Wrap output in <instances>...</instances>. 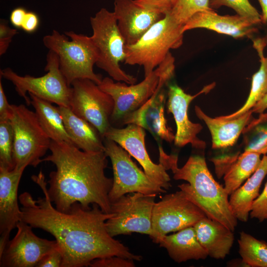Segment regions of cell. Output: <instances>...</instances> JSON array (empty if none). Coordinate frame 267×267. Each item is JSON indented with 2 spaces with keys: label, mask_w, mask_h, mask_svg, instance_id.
Listing matches in <instances>:
<instances>
[{
  "label": "cell",
  "mask_w": 267,
  "mask_h": 267,
  "mask_svg": "<svg viewBox=\"0 0 267 267\" xmlns=\"http://www.w3.org/2000/svg\"><path fill=\"white\" fill-rule=\"evenodd\" d=\"M31 178L44 197L35 200L28 192L19 195L22 221L54 237L63 256L61 267H88L95 259L112 256L142 260V256L131 252L108 233L106 221L113 213H104L95 204L87 208L79 203L72 205L67 212L60 211L49 198L43 172Z\"/></svg>",
  "instance_id": "obj_1"
},
{
  "label": "cell",
  "mask_w": 267,
  "mask_h": 267,
  "mask_svg": "<svg viewBox=\"0 0 267 267\" xmlns=\"http://www.w3.org/2000/svg\"><path fill=\"white\" fill-rule=\"evenodd\" d=\"M159 244L166 249L171 259L178 263L190 260H204L208 256L197 239L193 226L165 235Z\"/></svg>",
  "instance_id": "obj_25"
},
{
  "label": "cell",
  "mask_w": 267,
  "mask_h": 267,
  "mask_svg": "<svg viewBox=\"0 0 267 267\" xmlns=\"http://www.w3.org/2000/svg\"><path fill=\"white\" fill-rule=\"evenodd\" d=\"M103 141L104 152L110 159L113 172L108 195L111 204L129 193L157 195L166 192L137 167L127 151L113 140L104 138Z\"/></svg>",
  "instance_id": "obj_9"
},
{
  "label": "cell",
  "mask_w": 267,
  "mask_h": 267,
  "mask_svg": "<svg viewBox=\"0 0 267 267\" xmlns=\"http://www.w3.org/2000/svg\"><path fill=\"white\" fill-rule=\"evenodd\" d=\"M15 236L6 244L0 254V267H37L42 259L57 248L55 240H48L36 235L32 227L21 221L17 225Z\"/></svg>",
  "instance_id": "obj_15"
},
{
  "label": "cell",
  "mask_w": 267,
  "mask_h": 267,
  "mask_svg": "<svg viewBox=\"0 0 267 267\" xmlns=\"http://www.w3.org/2000/svg\"><path fill=\"white\" fill-rule=\"evenodd\" d=\"M51 154L42 159L50 162L56 170L50 172L47 192L59 211L67 212L72 205L88 208L97 205L105 213H111L108 195L113 178L106 176L107 155L104 151L89 152L74 144L51 140Z\"/></svg>",
  "instance_id": "obj_2"
},
{
  "label": "cell",
  "mask_w": 267,
  "mask_h": 267,
  "mask_svg": "<svg viewBox=\"0 0 267 267\" xmlns=\"http://www.w3.org/2000/svg\"><path fill=\"white\" fill-rule=\"evenodd\" d=\"M14 132L9 120H0V167L14 168Z\"/></svg>",
  "instance_id": "obj_32"
},
{
  "label": "cell",
  "mask_w": 267,
  "mask_h": 267,
  "mask_svg": "<svg viewBox=\"0 0 267 267\" xmlns=\"http://www.w3.org/2000/svg\"><path fill=\"white\" fill-rule=\"evenodd\" d=\"M69 107L78 116L92 125L104 138L111 126L114 102L112 97L93 81L79 79L71 85Z\"/></svg>",
  "instance_id": "obj_13"
},
{
  "label": "cell",
  "mask_w": 267,
  "mask_h": 267,
  "mask_svg": "<svg viewBox=\"0 0 267 267\" xmlns=\"http://www.w3.org/2000/svg\"><path fill=\"white\" fill-rule=\"evenodd\" d=\"M262 9V22H267V0H258Z\"/></svg>",
  "instance_id": "obj_44"
},
{
  "label": "cell",
  "mask_w": 267,
  "mask_h": 267,
  "mask_svg": "<svg viewBox=\"0 0 267 267\" xmlns=\"http://www.w3.org/2000/svg\"><path fill=\"white\" fill-rule=\"evenodd\" d=\"M242 262L251 267H267V243L241 231L238 240Z\"/></svg>",
  "instance_id": "obj_30"
},
{
  "label": "cell",
  "mask_w": 267,
  "mask_h": 267,
  "mask_svg": "<svg viewBox=\"0 0 267 267\" xmlns=\"http://www.w3.org/2000/svg\"><path fill=\"white\" fill-rule=\"evenodd\" d=\"M265 43L267 45V37L263 38ZM267 109V95L264 97L261 100L258 102L252 108L253 113L261 114L265 112Z\"/></svg>",
  "instance_id": "obj_43"
},
{
  "label": "cell",
  "mask_w": 267,
  "mask_h": 267,
  "mask_svg": "<svg viewBox=\"0 0 267 267\" xmlns=\"http://www.w3.org/2000/svg\"><path fill=\"white\" fill-rule=\"evenodd\" d=\"M27 12L23 7H19L14 9L10 14L11 23L16 28H21Z\"/></svg>",
  "instance_id": "obj_42"
},
{
  "label": "cell",
  "mask_w": 267,
  "mask_h": 267,
  "mask_svg": "<svg viewBox=\"0 0 267 267\" xmlns=\"http://www.w3.org/2000/svg\"><path fill=\"white\" fill-rule=\"evenodd\" d=\"M183 25L176 23L169 13L154 24L135 44L125 45V63L143 67L144 77L166 58L171 49L183 43Z\"/></svg>",
  "instance_id": "obj_5"
},
{
  "label": "cell",
  "mask_w": 267,
  "mask_h": 267,
  "mask_svg": "<svg viewBox=\"0 0 267 267\" xmlns=\"http://www.w3.org/2000/svg\"><path fill=\"white\" fill-rule=\"evenodd\" d=\"M39 22V18L36 13L27 12L21 28L27 33H32L37 29Z\"/></svg>",
  "instance_id": "obj_40"
},
{
  "label": "cell",
  "mask_w": 267,
  "mask_h": 267,
  "mask_svg": "<svg viewBox=\"0 0 267 267\" xmlns=\"http://www.w3.org/2000/svg\"><path fill=\"white\" fill-rule=\"evenodd\" d=\"M178 161L169 162L165 169L172 171L175 179L188 182L178 185V187L208 218L220 222L233 231L237 220L231 211L229 195L224 187L214 179L205 157L198 155L191 156L180 168L178 167Z\"/></svg>",
  "instance_id": "obj_3"
},
{
  "label": "cell",
  "mask_w": 267,
  "mask_h": 267,
  "mask_svg": "<svg viewBox=\"0 0 267 267\" xmlns=\"http://www.w3.org/2000/svg\"><path fill=\"white\" fill-rule=\"evenodd\" d=\"M0 120H9L11 114V104H9L5 94L0 76Z\"/></svg>",
  "instance_id": "obj_41"
},
{
  "label": "cell",
  "mask_w": 267,
  "mask_h": 267,
  "mask_svg": "<svg viewBox=\"0 0 267 267\" xmlns=\"http://www.w3.org/2000/svg\"><path fill=\"white\" fill-rule=\"evenodd\" d=\"M196 236L208 255L223 259L229 254L234 241L233 231L220 222L205 217L194 225Z\"/></svg>",
  "instance_id": "obj_22"
},
{
  "label": "cell",
  "mask_w": 267,
  "mask_h": 267,
  "mask_svg": "<svg viewBox=\"0 0 267 267\" xmlns=\"http://www.w3.org/2000/svg\"><path fill=\"white\" fill-rule=\"evenodd\" d=\"M170 52L165 59L143 81L137 84L127 85L115 82L110 77L102 79L99 88L109 94L114 102L111 123H120L128 114L143 105L152 95L159 83L160 76L172 56Z\"/></svg>",
  "instance_id": "obj_12"
},
{
  "label": "cell",
  "mask_w": 267,
  "mask_h": 267,
  "mask_svg": "<svg viewBox=\"0 0 267 267\" xmlns=\"http://www.w3.org/2000/svg\"><path fill=\"white\" fill-rule=\"evenodd\" d=\"M210 7L214 9L225 6L233 9L237 13L257 25L262 23V15L249 0H209Z\"/></svg>",
  "instance_id": "obj_33"
},
{
  "label": "cell",
  "mask_w": 267,
  "mask_h": 267,
  "mask_svg": "<svg viewBox=\"0 0 267 267\" xmlns=\"http://www.w3.org/2000/svg\"><path fill=\"white\" fill-rule=\"evenodd\" d=\"M156 195L139 192L127 194L111 204L113 216L106 221V226L113 237L137 232L152 234V216Z\"/></svg>",
  "instance_id": "obj_10"
},
{
  "label": "cell",
  "mask_w": 267,
  "mask_h": 267,
  "mask_svg": "<svg viewBox=\"0 0 267 267\" xmlns=\"http://www.w3.org/2000/svg\"><path fill=\"white\" fill-rule=\"evenodd\" d=\"M126 45L136 43L165 14L137 4L134 0H114V11Z\"/></svg>",
  "instance_id": "obj_19"
},
{
  "label": "cell",
  "mask_w": 267,
  "mask_h": 267,
  "mask_svg": "<svg viewBox=\"0 0 267 267\" xmlns=\"http://www.w3.org/2000/svg\"><path fill=\"white\" fill-rule=\"evenodd\" d=\"M139 5L165 14L170 11L176 0H134Z\"/></svg>",
  "instance_id": "obj_38"
},
{
  "label": "cell",
  "mask_w": 267,
  "mask_h": 267,
  "mask_svg": "<svg viewBox=\"0 0 267 267\" xmlns=\"http://www.w3.org/2000/svg\"><path fill=\"white\" fill-rule=\"evenodd\" d=\"M250 216L260 222L267 219V181L263 191L253 203Z\"/></svg>",
  "instance_id": "obj_34"
},
{
  "label": "cell",
  "mask_w": 267,
  "mask_h": 267,
  "mask_svg": "<svg viewBox=\"0 0 267 267\" xmlns=\"http://www.w3.org/2000/svg\"><path fill=\"white\" fill-rule=\"evenodd\" d=\"M44 70L47 71L46 74L35 77L22 76L6 68L0 70V76L13 84L18 94L24 99L28 105L31 104V100L26 95L27 92L59 106L69 107L71 86L60 71L58 56L50 50L46 55Z\"/></svg>",
  "instance_id": "obj_8"
},
{
  "label": "cell",
  "mask_w": 267,
  "mask_h": 267,
  "mask_svg": "<svg viewBox=\"0 0 267 267\" xmlns=\"http://www.w3.org/2000/svg\"><path fill=\"white\" fill-rule=\"evenodd\" d=\"M90 23L92 30L90 38L98 51L95 65L114 81L135 84L136 78L125 72L120 65L125 60L126 44L114 12L102 8L90 17Z\"/></svg>",
  "instance_id": "obj_6"
},
{
  "label": "cell",
  "mask_w": 267,
  "mask_h": 267,
  "mask_svg": "<svg viewBox=\"0 0 267 267\" xmlns=\"http://www.w3.org/2000/svg\"><path fill=\"white\" fill-rule=\"evenodd\" d=\"M25 169L9 170L0 167V254L9 240L11 231L22 221L18 189Z\"/></svg>",
  "instance_id": "obj_18"
},
{
  "label": "cell",
  "mask_w": 267,
  "mask_h": 267,
  "mask_svg": "<svg viewBox=\"0 0 267 267\" xmlns=\"http://www.w3.org/2000/svg\"><path fill=\"white\" fill-rule=\"evenodd\" d=\"M175 69V58L172 57L162 73L152 95L140 107L127 115L121 125H137L148 131L158 141L165 140L171 143L174 141L175 134L168 126L165 116L166 94L164 86L173 77Z\"/></svg>",
  "instance_id": "obj_14"
},
{
  "label": "cell",
  "mask_w": 267,
  "mask_h": 267,
  "mask_svg": "<svg viewBox=\"0 0 267 267\" xmlns=\"http://www.w3.org/2000/svg\"><path fill=\"white\" fill-rule=\"evenodd\" d=\"M195 112L197 117L204 121L208 128L214 149H224L234 145L253 118L252 110L237 118L228 120H222L218 117H211L197 105L195 106Z\"/></svg>",
  "instance_id": "obj_21"
},
{
  "label": "cell",
  "mask_w": 267,
  "mask_h": 267,
  "mask_svg": "<svg viewBox=\"0 0 267 267\" xmlns=\"http://www.w3.org/2000/svg\"><path fill=\"white\" fill-rule=\"evenodd\" d=\"M145 132L142 127L134 124L124 128L110 126L104 138L115 142L134 158L145 173L165 190L171 186V178L163 166L154 163L150 159L145 145Z\"/></svg>",
  "instance_id": "obj_16"
},
{
  "label": "cell",
  "mask_w": 267,
  "mask_h": 267,
  "mask_svg": "<svg viewBox=\"0 0 267 267\" xmlns=\"http://www.w3.org/2000/svg\"><path fill=\"white\" fill-rule=\"evenodd\" d=\"M91 267H134V260L117 256L94 260L90 264Z\"/></svg>",
  "instance_id": "obj_35"
},
{
  "label": "cell",
  "mask_w": 267,
  "mask_h": 267,
  "mask_svg": "<svg viewBox=\"0 0 267 267\" xmlns=\"http://www.w3.org/2000/svg\"><path fill=\"white\" fill-rule=\"evenodd\" d=\"M212 9L209 0H176L168 13L176 23L184 25L196 13Z\"/></svg>",
  "instance_id": "obj_31"
},
{
  "label": "cell",
  "mask_w": 267,
  "mask_h": 267,
  "mask_svg": "<svg viewBox=\"0 0 267 267\" xmlns=\"http://www.w3.org/2000/svg\"><path fill=\"white\" fill-rule=\"evenodd\" d=\"M9 120L14 132L13 169L37 167L49 149L51 139L42 127L35 112L25 105L11 104Z\"/></svg>",
  "instance_id": "obj_7"
},
{
  "label": "cell",
  "mask_w": 267,
  "mask_h": 267,
  "mask_svg": "<svg viewBox=\"0 0 267 267\" xmlns=\"http://www.w3.org/2000/svg\"><path fill=\"white\" fill-rule=\"evenodd\" d=\"M261 155L244 151L238 156L223 176L224 188L230 195L250 178L259 167Z\"/></svg>",
  "instance_id": "obj_28"
},
{
  "label": "cell",
  "mask_w": 267,
  "mask_h": 267,
  "mask_svg": "<svg viewBox=\"0 0 267 267\" xmlns=\"http://www.w3.org/2000/svg\"><path fill=\"white\" fill-rule=\"evenodd\" d=\"M267 174V154L263 155L256 171L229 196V203L235 218L246 222L254 201L259 196L262 183Z\"/></svg>",
  "instance_id": "obj_24"
},
{
  "label": "cell",
  "mask_w": 267,
  "mask_h": 267,
  "mask_svg": "<svg viewBox=\"0 0 267 267\" xmlns=\"http://www.w3.org/2000/svg\"><path fill=\"white\" fill-rule=\"evenodd\" d=\"M240 153L224 154L211 159L214 164L215 173L219 178L224 176L231 165L236 161Z\"/></svg>",
  "instance_id": "obj_36"
},
{
  "label": "cell",
  "mask_w": 267,
  "mask_h": 267,
  "mask_svg": "<svg viewBox=\"0 0 267 267\" xmlns=\"http://www.w3.org/2000/svg\"><path fill=\"white\" fill-rule=\"evenodd\" d=\"M17 34L16 29L10 28L6 21L0 19V55H2L6 52L13 37Z\"/></svg>",
  "instance_id": "obj_37"
},
{
  "label": "cell",
  "mask_w": 267,
  "mask_h": 267,
  "mask_svg": "<svg viewBox=\"0 0 267 267\" xmlns=\"http://www.w3.org/2000/svg\"><path fill=\"white\" fill-rule=\"evenodd\" d=\"M44 45L59 58L60 71L68 84L79 79H87L98 85L102 80L93 71L98 51L90 37L73 31L64 34L53 30L43 39Z\"/></svg>",
  "instance_id": "obj_4"
},
{
  "label": "cell",
  "mask_w": 267,
  "mask_h": 267,
  "mask_svg": "<svg viewBox=\"0 0 267 267\" xmlns=\"http://www.w3.org/2000/svg\"><path fill=\"white\" fill-rule=\"evenodd\" d=\"M267 45L262 39L253 41V46L260 58V66L252 76L251 87L249 96L244 104L234 113L218 117L224 120L237 118L252 108L267 95V56L264 55V49Z\"/></svg>",
  "instance_id": "obj_27"
},
{
  "label": "cell",
  "mask_w": 267,
  "mask_h": 267,
  "mask_svg": "<svg viewBox=\"0 0 267 267\" xmlns=\"http://www.w3.org/2000/svg\"><path fill=\"white\" fill-rule=\"evenodd\" d=\"M58 107L66 131L76 146L86 152L104 151V138L92 125L76 115L70 107Z\"/></svg>",
  "instance_id": "obj_23"
},
{
  "label": "cell",
  "mask_w": 267,
  "mask_h": 267,
  "mask_svg": "<svg viewBox=\"0 0 267 267\" xmlns=\"http://www.w3.org/2000/svg\"><path fill=\"white\" fill-rule=\"evenodd\" d=\"M215 85V83H212L193 95L185 92L176 84L168 86L167 112L173 114L176 124L177 132L174 141L176 146L181 147L190 143L196 149H205L206 142L197 136L203 127L201 124L193 123L189 120L188 109L195 98L201 94L208 93Z\"/></svg>",
  "instance_id": "obj_17"
},
{
  "label": "cell",
  "mask_w": 267,
  "mask_h": 267,
  "mask_svg": "<svg viewBox=\"0 0 267 267\" xmlns=\"http://www.w3.org/2000/svg\"><path fill=\"white\" fill-rule=\"evenodd\" d=\"M63 256L58 246L45 255L37 265V267H61Z\"/></svg>",
  "instance_id": "obj_39"
},
{
  "label": "cell",
  "mask_w": 267,
  "mask_h": 267,
  "mask_svg": "<svg viewBox=\"0 0 267 267\" xmlns=\"http://www.w3.org/2000/svg\"><path fill=\"white\" fill-rule=\"evenodd\" d=\"M206 217L182 190L166 194L154 205L152 216V234L150 237L154 242L159 243L168 233L193 226Z\"/></svg>",
  "instance_id": "obj_11"
},
{
  "label": "cell",
  "mask_w": 267,
  "mask_h": 267,
  "mask_svg": "<svg viewBox=\"0 0 267 267\" xmlns=\"http://www.w3.org/2000/svg\"><path fill=\"white\" fill-rule=\"evenodd\" d=\"M29 94L31 104L35 110L39 121L50 139L73 144L66 131L58 107L32 93Z\"/></svg>",
  "instance_id": "obj_26"
},
{
  "label": "cell",
  "mask_w": 267,
  "mask_h": 267,
  "mask_svg": "<svg viewBox=\"0 0 267 267\" xmlns=\"http://www.w3.org/2000/svg\"><path fill=\"white\" fill-rule=\"evenodd\" d=\"M243 135L244 151L267 154V113L253 118L245 127Z\"/></svg>",
  "instance_id": "obj_29"
},
{
  "label": "cell",
  "mask_w": 267,
  "mask_h": 267,
  "mask_svg": "<svg viewBox=\"0 0 267 267\" xmlns=\"http://www.w3.org/2000/svg\"><path fill=\"white\" fill-rule=\"evenodd\" d=\"M253 21L238 14L220 15L214 10L202 11L193 15L184 24L183 31L205 28L234 38H250L257 31Z\"/></svg>",
  "instance_id": "obj_20"
}]
</instances>
